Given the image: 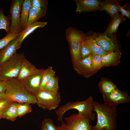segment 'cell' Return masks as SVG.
I'll return each instance as SVG.
<instances>
[{
  "mask_svg": "<svg viewBox=\"0 0 130 130\" xmlns=\"http://www.w3.org/2000/svg\"><path fill=\"white\" fill-rule=\"evenodd\" d=\"M92 55L81 59L79 61L73 65L74 70L78 73L86 78H88L95 73L91 68Z\"/></svg>",
  "mask_w": 130,
  "mask_h": 130,
  "instance_id": "12",
  "label": "cell"
},
{
  "mask_svg": "<svg viewBox=\"0 0 130 130\" xmlns=\"http://www.w3.org/2000/svg\"><path fill=\"white\" fill-rule=\"evenodd\" d=\"M32 106L26 103H18L17 106L18 116L21 117L32 111Z\"/></svg>",
  "mask_w": 130,
  "mask_h": 130,
  "instance_id": "29",
  "label": "cell"
},
{
  "mask_svg": "<svg viewBox=\"0 0 130 130\" xmlns=\"http://www.w3.org/2000/svg\"><path fill=\"white\" fill-rule=\"evenodd\" d=\"M3 112H0V119L2 118Z\"/></svg>",
  "mask_w": 130,
  "mask_h": 130,
  "instance_id": "38",
  "label": "cell"
},
{
  "mask_svg": "<svg viewBox=\"0 0 130 130\" xmlns=\"http://www.w3.org/2000/svg\"><path fill=\"white\" fill-rule=\"evenodd\" d=\"M47 24L46 22L37 21L27 25L19 35L21 43H22L25 39L36 29L43 27Z\"/></svg>",
  "mask_w": 130,
  "mask_h": 130,
  "instance_id": "19",
  "label": "cell"
},
{
  "mask_svg": "<svg viewBox=\"0 0 130 130\" xmlns=\"http://www.w3.org/2000/svg\"><path fill=\"white\" fill-rule=\"evenodd\" d=\"M22 43L18 35L6 46L0 50V65L4 64L16 53Z\"/></svg>",
  "mask_w": 130,
  "mask_h": 130,
  "instance_id": "11",
  "label": "cell"
},
{
  "mask_svg": "<svg viewBox=\"0 0 130 130\" xmlns=\"http://www.w3.org/2000/svg\"><path fill=\"white\" fill-rule=\"evenodd\" d=\"M11 15L5 16L4 14L3 9H0V30L3 29L8 34L10 32L11 23Z\"/></svg>",
  "mask_w": 130,
  "mask_h": 130,
  "instance_id": "25",
  "label": "cell"
},
{
  "mask_svg": "<svg viewBox=\"0 0 130 130\" xmlns=\"http://www.w3.org/2000/svg\"><path fill=\"white\" fill-rule=\"evenodd\" d=\"M8 84V81L0 80V93L5 92Z\"/></svg>",
  "mask_w": 130,
  "mask_h": 130,
  "instance_id": "35",
  "label": "cell"
},
{
  "mask_svg": "<svg viewBox=\"0 0 130 130\" xmlns=\"http://www.w3.org/2000/svg\"><path fill=\"white\" fill-rule=\"evenodd\" d=\"M77 8L76 12H86L98 10L101 2L97 0H75Z\"/></svg>",
  "mask_w": 130,
  "mask_h": 130,
  "instance_id": "13",
  "label": "cell"
},
{
  "mask_svg": "<svg viewBox=\"0 0 130 130\" xmlns=\"http://www.w3.org/2000/svg\"><path fill=\"white\" fill-rule=\"evenodd\" d=\"M121 54L120 52L116 51L101 56L102 67L117 65L120 62Z\"/></svg>",
  "mask_w": 130,
  "mask_h": 130,
  "instance_id": "15",
  "label": "cell"
},
{
  "mask_svg": "<svg viewBox=\"0 0 130 130\" xmlns=\"http://www.w3.org/2000/svg\"><path fill=\"white\" fill-rule=\"evenodd\" d=\"M98 10L106 11L112 17L120 11L118 4L117 1L114 2L110 0L101 3Z\"/></svg>",
  "mask_w": 130,
  "mask_h": 130,
  "instance_id": "18",
  "label": "cell"
},
{
  "mask_svg": "<svg viewBox=\"0 0 130 130\" xmlns=\"http://www.w3.org/2000/svg\"><path fill=\"white\" fill-rule=\"evenodd\" d=\"M65 37L69 43L72 60L73 65L81 59L80 50L84 39V34L78 30L71 27L67 29Z\"/></svg>",
  "mask_w": 130,
  "mask_h": 130,
  "instance_id": "4",
  "label": "cell"
},
{
  "mask_svg": "<svg viewBox=\"0 0 130 130\" xmlns=\"http://www.w3.org/2000/svg\"><path fill=\"white\" fill-rule=\"evenodd\" d=\"M93 98L90 96L86 99L82 101H70L62 105L55 111L58 117L57 120L59 122L62 121L64 114L67 111L72 109H75L78 112L79 115L88 116L91 121L95 119L94 114L92 112Z\"/></svg>",
  "mask_w": 130,
  "mask_h": 130,
  "instance_id": "3",
  "label": "cell"
},
{
  "mask_svg": "<svg viewBox=\"0 0 130 130\" xmlns=\"http://www.w3.org/2000/svg\"><path fill=\"white\" fill-rule=\"evenodd\" d=\"M44 69H36L33 74L22 81L26 90L35 96L41 91L40 86Z\"/></svg>",
  "mask_w": 130,
  "mask_h": 130,
  "instance_id": "9",
  "label": "cell"
},
{
  "mask_svg": "<svg viewBox=\"0 0 130 130\" xmlns=\"http://www.w3.org/2000/svg\"><path fill=\"white\" fill-rule=\"evenodd\" d=\"M6 98L5 92L0 93V101Z\"/></svg>",
  "mask_w": 130,
  "mask_h": 130,
  "instance_id": "37",
  "label": "cell"
},
{
  "mask_svg": "<svg viewBox=\"0 0 130 130\" xmlns=\"http://www.w3.org/2000/svg\"><path fill=\"white\" fill-rule=\"evenodd\" d=\"M93 54L90 46L84 39L82 44L80 50L81 59L83 58L91 55Z\"/></svg>",
  "mask_w": 130,
  "mask_h": 130,
  "instance_id": "31",
  "label": "cell"
},
{
  "mask_svg": "<svg viewBox=\"0 0 130 130\" xmlns=\"http://www.w3.org/2000/svg\"><path fill=\"white\" fill-rule=\"evenodd\" d=\"M103 97L104 103L116 107L120 104L130 101V96L117 88L108 94L103 95Z\"/></svg>",
  "mask_w": 130,
  "mask_h": 130,
  "instance_id": "10",
  "label": "cell"
},
{
  "mask_svg": "<svg viewBox=\"0 0 130 130\" xmlns=\"http://www.w3.org/2000/svg\"><path fill=\"white\" fill-rule=\"evenodd\" d=\"M23 0H14L12 3L9 10L11 15L10 32L20 33L23 31L21 24V12Z\"/></svg>",
  "mask_w": 130,
  "mask_h": 130,
  "instance_id": "8",
  "label": "cell"
},
{
  "mask_svg": "<svg viewBox=\"0 0 130 130\" xmlns=\"http://www.w3.org/2000/svg\"><path fill=\"white\" fill-rule=\"evenodd\" d=\"M25 58L24 53H16L1 65L0 67V80L8 81L17 78Z\"/></svg>",
  "mask_w": 130,
  "mask_h": 130,
  "instance_id": "5",
  "label": "cell"
},
{
  "mask_svg": "<svg viewBox=\"0 0 130 130\" xmlns=\"http://www.w3.org/2000/svg\"><path fill=\"white\" fill-rule=\"evenodd\" d=\"M5 92L6 98L12 102L18 103L37 104L36 97L30 93L26 89L23 82L16 78L11 79Z\"/></svg>",
  "mask_w": 130,
  "mask_h": 130,
  "instance_id": "2",
  "label": "cell"
},
{
  "mask_svg": "<svg viewBox=\"0 0 130 130\" xmlns=\"http://www.w3.org/2000/svg\"><path fill=\"white\" fill-rule=\"evenodd\" d=\"M19 33L9 32L4 38L0 39V50L6 46L11 41L15 39L19 35Z\"/></svg>",
  "mask_w": 130,
  "mask_h": 130,
  "instance_id": "30",
  "label": "cell"
},
{
  "mask_svg": "<svg viewBox=\"0 0 130 130\" xmlns=\"http://www.w3.org/2000/svg\"></svg>",
  "mask_w": 130,
  "mask_h": 130,
  "instance_id": "40",
  "label": "cell"
},
{
  "mask_svg": "<svg viewBox=\"0 0 130 130\" xmlns=\"http://www.w3.org/2000/svg\"><path fill=\"white\" fill-rule=\"evenodd\" d=\"M96 42L103 50L106 52H113L116 47L112 40L106 35L94 37Z\"/></svg>",
  "mask_w": 130,
  "mask_h": 130,
  "instance_id": "16",
  "label": "cell"
},
{
  "mask_svg": "<svg viewBox=\"0 0 130 130\" xmlns=\"http://www.w3.org/2000/svg\"><path fill=\"white\" fill-rule=\"evenodd\" d=\"M116 107L104 103L93 101L92 110L97 116V122L93 130H115L116 127L117 113Z\"/></svg>",
  "mask_w": 130,
  "mask_h": 130,
  "instance_id": "1",
  "label": "cell"
},
{
  "mask_svg": "<svg viewBox=\"0 0 130 130\" xmlns=\"http://www.w3.org/2000/svg\"><path fill=\"white\" fill-rule=\"evenodd\" d=\"M42 126L44 127L47 130H59L57 127L53 123L52 120L49 118H46L43 120Z\"/></svg>",
  "mask_w": 130,
  "mask_h": 130,
  "instance_id": "33",
  "label": "cell"
},
{
  "mask_svg": "<svg viewBox=\"0 0 130 130\" xmlns=\"http://www.w3.org/2000/svg\"><path fill=\"white\" fill-rule=\"evenodd\" d=\"M55 72L53 69L52 67L50 66L44 69L41 78L40 86L41 90H42L50 79L55 75Z\"/></svg>",
  "mask_w": 130,
  "mask_h": 130,
  "instance_id": "26",
  "label": "cell"
},
{
  "mask_svg": "<svg viewBox=\"0 0 130 130\" xmlns=\"http://www.w3.org/2000/svg\"><path fill=\"white\" fill-rule=\"evenodd\" d=\"M112 22L108 27L107 31L110 34L115 32L120 24L124 21V18L121 14L119 15L118 13L115 15L113 17Z\"/></svg>",
  "mask_w": 130,
  "mask_h": 130,
  "instance_id": "24",
  "label": "cell"
},
{
  "mask_svg": "<svg viewBox=\"0 0 130 130\" xmlns=\"http://www.w3.org/2000/svg\"><path fill=\"white\" fill-rule=\"evenodd\" d=\"M118 6L119 7L120 11L121 12V15L123 16H125L127 18H130V11L124 9L123 7L121 6L119 4Z\"/></svg>",
  "mask_w": 130,
  "mask_h": 130,
  "instance_id": "36",
  "label": "cell"
},
{
  "mask_svg": "<svg viewBox=\"0 0 130 130\" xmlns=\"http://www.w3.org/2000/svg\"><path fill=\"white\" fill-rule=\"evenodd\" d=\"M98 85L99 91L102 95L108 94L117 88L110 80L106 78H102Z\"/></svg>",
  "mask_w": 130,
  "mask_h": 130,
  "instance_id": "21",
  "label": "cell"
},
{
  "mask_svg": "<svg viewBox=\"0 0 130 130\" xmlns=\"http://www.w3.org/2000/svg\"><path fill=\"white\" fill-rule=\"evenodd\" d=\"M12 102L6 98L0 101V112H4Z\"/></svg>",
  "mask_w": 130,
  "mask_h": 130,
  "instance_id": "34",
  "label": "cell"
},
{
  "mask_svg": "<svg viewBox=\"0 0 130 130\" xmlns=\"http://www.w3.org/2000/svg\"><path fill=\"white\" fill-rule=\"evenodd\" d=\"M64 119L65 123L61 122V125L57 127L59 130H93L91 120L86 115L74 114Z\"/></svg>",
  "mask_w": 130,
  "mask_h": 130,
  "instance_id": "6",
  "label": "cell"
},
{
  "mask_svg": "<svg viewBox=\"0 0 130 130\" xmlns=\"http://www.w3.org/2000/svg\"><path fill=\"white\" fill-rule=\"evenodd\" d=\"M32 7L31 0H23L21 12V24L23 30L27 26L29 12Z\"/></svg>",
  "mask_w": 130,
  "mask_h": 130,
  "instance_id": "17",
  "label": "cell"
},
{
  "mask_svg": "<svg viewBox=\"0 0 130 130\" xmlns=\"http://www.w3.org/2000/svg\"><path fill=\"white\" fill-rule=\"evenodd\" d=\"M18 103L12 102L3 112L2 118L13 121L18 116Z\"/></svg>",
  "mask_w": 130,
  "mask_h": 130,
  "instance_id": "22",
  "label": "cell"
},
{
  "mask_svg": "<svg viewBox=\"0 0 130 130\" xmlns=\"http://www.w3.org/2000/svg\"><path fill=\"white\" fill-rule=\"evenodd\" d=\"M31 5L32 7L47 9L48 1L47 0H31Z\"/></svg>",
  "mask_w": 130,
  "mask_h": 130,
  "instance_id": "32",
  "label": "cell"
},
{
  "mask_svg": "<svg viewBox=\"0 0 130 130\" xmlns=\"http://www.w3.org/2000/svg\"><path fill=\"white\" fill-rule=\"evenodd\" d=\"M84 39L90 46L94 54L102 56L112 52H106L102 49L96 43L93 37L85 36Z\"/></svg>",
  "mask_w": 130,
  "mask_h": 130,
  "instance_id": "23",
  "label": "cell"
},
{
  "mask_svg": "<svg viewBox=\"0 0 130 130\" xmlns=\"http://www.w3.org/2000/svg\"><path fill=\"white\" fill-rule=\"evenodd\" d=\"M47 10L32 7L29 12L27 26L38 21L39 19L44 17L46 14Z\"/></svg>",
  "mask_w": 130,
  "mask_h": 130,
  "instance_id": "20",
  "label": "cell"
},
{
  "mask_svg": "<svg viewBox=\"0 0 130 130\" xmlns=\"http://www.w3.org/2000/svg\"><path fill=\"white\" fill-rule=\"evenodd\" d=\"M36 69L35 66L25 58L16 78L19 80L23 81L33 74Z\"/></svg>",
  "mask_w": 130,
  "mask_h": 130,
  "instance_id": "14",
  "label": "cell"
},
{
  "mask_svg": "<svg viewBox=\"0 0 130 130\" xmlns=\"http://www.w3.org/2000/svg\"><path fill=\"white\" fill-rule=\"evenodd\" d=\"M36 104L44 109L51 110H54L59 106L61 98L59 92H52L41 90L36 96Z\"/></svg>",
  "mask_w": 130,
  "mask_h": 130,
  "instance_id": "7",
  "label": "cell"
},
{
  "mask_svg": "<svg viewBox=\"0 0 130 130\" xmlns=\"http://www.w3.org/2000/svg\"><path fill=\"white\" fill-rule=\"evenodd\" d=\"M58 77H53L47 83L42 90L52 92L58 91Z\"/></svg>",
  "mask_w": 130,
  "mask_h": 130,
  "instance_id": "27",
  "label": "cell"
},
{
  "mask_svg": "<svg viewBox=\"0 0 130 130\" xmlns=\"http://www.w3.org/2000/svg\"><path fill=\"white\" fill-rule=\"evenodd\" d=\"M41 130H47L44 127L42 126Z\"/></svg>",
  "mask_w": 130,
  "mask_h": 130,
  "instance_id": "39",
  "label": "cell"
},
{
  "mask_svg": "<svg viewBox=\"0 0 130 130\" xmlns=\"http://www.w3.org/2000/svg\"><path fill=\"white\" fill-rule=\"evenodd\" d=\"M91 66L92 70L95 73L102 67V60L101 56L95 54L92 55Z\"/></svg>",
  "mask_w": 130,
  "mask_h": 130,
  "instance_id": "28",
  "label": "cell"
}]
</instances>
